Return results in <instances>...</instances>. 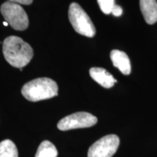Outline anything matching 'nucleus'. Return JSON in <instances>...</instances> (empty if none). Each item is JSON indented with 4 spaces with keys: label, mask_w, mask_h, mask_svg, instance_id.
I'll list each match as a JSON object with an SVG mask.
<instances>
[{
    "label": "nucleus",
    "mask_w": 157,
    "mask_h": 157,
    "mask_svg": "<svg viewBox=\"0 0 157 157\" xmlns=\"http://www.w3.org/2000/svg\"><path fill=\"white\" fill-rule=\"evenodd\" d=\"M2 52L7 63L17 68H22L29 64L34 56V51L30 45L15 36H8L4 40Z\"/></svg>",
    "instance_id": "1"
},
{
    "label": "nucleus",
    "mask_w": 157,
    "mask_h": 157,
    "mask_svg": "<svg viewBox=\"0 0 157 157\" xmlns=\"http://www.w3.org/2000/svg\"><path fill=\"white\" fill-rule=\"evenodd\" d=\"M58 87L50 78H37L23 85L21 93L25 99L31 102L50 99L58 95Z\"/></svg>",
    "instance_id": "2"
},
{
    "label": "nucleus",
    "mask_w": 157,
    "mask_h": 157,
    "mask_svg": "<svg viewBox=\"0 0 157 157\" xmlns=\"http://www.w3.org/2000/svg\"><path fill=\"white\" fill-rule=\"evenodd\" d=\"M68 18L78 34L87 37H93L95 35V25L85 11L78 4L71 3L68 10Z\"/></svg>",
    "instance_id": "3"
},
{
    "label": "nucleus",
    "mask_w": 157,
    "mask_h": 157,
    "mask_svg": "<svg viewBox=\"0 0 157 157\" xmlns=\"http://www.w3.org/2000/svg\"><path fill=\"white\" fill-rule=\"evenodd\" d=\"M1 13L5 21L15 30L23 31L28 28V15L19 4L6 2L1 6Z\"/></svg>",
    "instance_id": "4"
},
{
    "label": "nucleus",
    "mask_w": 157,
    "mask_h": 157,
    "mask_svg": "<svg viewBox=\"0 0 157 157\" xmlns=\"http://www.w3.org/2000/svg\"><path fill=\"white\" fill-rule=\"evenodd\" d=\"M98 122L97 117L87 112H76L63 118L58 123V128L61 131L87 128Z\"/></svg>",
    "instance_id": "5"
},
{
    "label": "nucleus",
    "mask_w": 157,
    "mask_h": 157,
    "mask_svg": "<svg viewBox=\"0 0 157 157\" xmlns=\"http://www.w3.org/2000/svg\"><path fill=\"white\" fill-rule=\"evenodd\" d=\"M119 142L116 135L101 137L90 147L87 157H112L119 148Z\"/></svg>",
    "instance_id": "6"
},
{
    "label": "nucleus",
    "mask_w": 157,
    "mask_h": 157,
    "mask_svg": "<svg viewBox=\"0 0 157 157\" xmlns=\"http://www.w3.org/2000/svg\"><path fill=\"white\" fill-rule=\"evenodd\" d=\"M113 66L117 68L124 75H129L131 72V63L129 57L124 52L113 50L110 54Z\"/></svg>",
    "instance_id": "7"
},
{
    "label": "nucleus",
    "mask_w": 157,
    "mask_h": 157,
    "mask_svg": "<svg viewBox=\"0 0 157 157\" xmlns=\"http://www.w3.org/2000/svg\"><path fill=\"white\" fill-rule=\"evenodd\" d=\"M90 75L94 81L105 88L112 87L116 82H117L114 77L103 68H91L90 70Z\"/></svg>",
    "instance_id": "8"
},
{
    "label": "nucleus",
    "mask_w": 157,
    "mask_h": 157,
    "mask_svg": "<svg viewBox=\"0 0 157 157\" xmlns=\"http://www.w3.org/2000/svg\"><path fill=\"white\" fill-rule=\"evenodd\" d=\"M140 10L146 22L154 24L157 21L156 0H140Z\"/></svg>",
    "instance_id": "9"
},
{
    "label": "nucleus",
    "mask_w": 157,
    "mask_h": 157,
    "mask_svg": "<svg viewBox=\"0 0 157 157\" xmlns=\"http://www.w3.org/2000/svg\"><path fill=\"white\" fill-rule=\"evenodd\" d=\"M58 151L52 143L44 140L39 145L35 157H57Z\"/></svg>",
    "instance_id": "10"
},
{
    "label": "nucleus",
    "mask_w": 157,
    "mask_h": 157,
    "mask_svg": "<svg viewBox=\"0 0 157 157\" xmlns=\"http://www.w3.org/2000/svg\"><path fill=\"white\" fill-rule=\"evenodd\" d=\"M0 157H18L17 147L13 141L7 139L0 143Z\"/></svg>",
    "instance_id": "11"
},
{
    "label": "nucleus",
    "mask_w": 157,
    "mask_h": 157,
    "mask_svg": "<svg viewBox=\"0 0 157 157\" xmlns=\"http://www.w3.org/2000/svg\"><path fill=\"white\" fill-rule=\"evenodd\" d=\"M98 3L101 11L106 15L111 13L113 7L115 5L114 0H98Z\"/></svg>",
    "instance_id": "12"
},
{
    "label": "nucleus",
    "mask_w": 157,
    "mask_h": 157,
    "mask_svg": "<svg viewBox=\"0 0 157 157\" xmlns=\"http://www.w3.org/2000/svg\"><path fill=\"white\" fill-rule=\"evenodd\" d=\"M123 13V10H122V8L120 7V6L119 5H115L114 7H113L112 9V11H111V13L114 15V16H117V17H119Z\"/></svg>",
    "instance_id": "13"
},
{
    "label": "nucleus",
    "mask_w": 157,
    "mask_h": 157,
    "mask_svg": "<svg viewBox=\"0 0 157 157\" xmlns=\"http://www.w3.org/2000/svg\"><path fill=\"white\" fill-rule=\"evenodd\" d=\"M8 2L16 4H21V5H29L32 3L33 0H8Z\"/></svg>",
    "instance_id": "14"
},
{
    "label": "nucleus",
    "mask_w": 157,
    "mask_h": 157,
    "mask_svg": "<svg viewBox=\"0 0 157 157\" xmlns=\"http://www.w3.org/2000/svg\"><path fill=\"white\" fill-rule=\"evenodd\" d=\"M3 24H4V25H5V26H7V25H9V23H7V21H4V22H3Z\"/></svg>",
    "instance_id": "15"
}]
</instances>
